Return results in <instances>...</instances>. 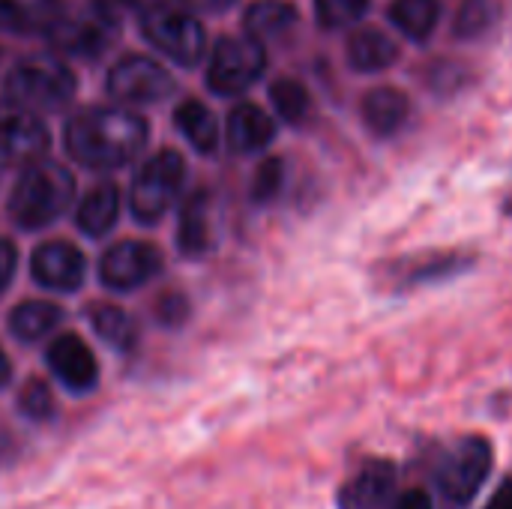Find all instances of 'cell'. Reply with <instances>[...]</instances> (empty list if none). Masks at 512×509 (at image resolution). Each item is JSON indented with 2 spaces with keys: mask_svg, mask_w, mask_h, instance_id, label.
<instances>
[{
  "mask_svg": "<svg viewBox=\"0 0 512 509\" xmlns=\"http://www.w3.org/2000/svg\"><path fill=\"white\" fill-rule=\"evenodd\" d=\"M78 87L75 72L57 54H30L18 60L3 81L6 102L24 111H60L72 102Z\"/></svg>",
  "mask_w": 512,
  "mask_h": 509,
  "instance_id": "277c9868",
  "label": "cell"
},
{
  "mask_svg": "<svg viewBox=\"0 0 512 509\" xmlns=\"http://www.w3.org/2000/svg\"><path fill=\"white\" fill-rule=\"evenodd\" d=\"M270 102H273V108L279 111V117H282L285 123H291V126L306 123L309 114H312V96H309V90H306L300 81H294V78H279V81H273V87H270Z\"/></svg>",
  "mask_w": 512,
  "mask_h": 509,
  "instance_id": "4316f807",
  "label": "cell"
},
{
  "mask_svg": "<svg viewBox=\"0 0 512 509\" xmlns=\"http://www.w3.org/2000/svg\"><path fill=\"white\" fill-rule=\"evenodd\" d=\"M51 135L39 114L0 102V165H33L45 156Z\"/></svg>",
  "mask_w": 512,
  "mask_h": 509,
  "instance_id": "8fae6325",
  "label": "cell"
},
{
  "mask_svg": "<svg viewBox=\"0 0 512 509\" xmlns=\"http://www.w3.org/2000/svg\"><path fill=\"white\" fill-rule=\"evenodd\" d=\"M366 9H369V0H315L318 24L327 30H339V27L360 21Z\"/></svg>",
  "mask_w": 512,
  "mask_h": 509,
  "instance_id": "f546056e",
  "label": "cell"
},
{
  "mask_svg": "<svg viewBox=\"0 0 512 509\" xmlns=\"http://www.w3.org/2000/svg\"><path fill=\"white\" fill-rule=\"evenodd\" d=\"M282 183H285V162L279 156H270L258 165L255 171V180H252V198L258 204H267L273 201L279 192H282Z\"/></svg>",
  "mask_w": 512,
  "mask_h": 509,
  "instance_id": "4dcf8cb0",
  "label": "cell"
},
{
  "mask_svg": "<svg viewBox=\"0 0 512 509\" xmlns=\"http://www.w3.org/2000/svg\"><path fill=\"white\" fill-rule=\"evenodd\" d=\"M183 180H186V162L177 150L153 153L132 180V189H129L132 216L141 225H156L168 213L174 198L180 195Z\"/></svg>",
  "mask_w": 512,
  "mask_h": 509,
  "instance_id": "52a82bcc",
  "label": "cell"
},
{
  "mask_svg": "<svg viewBox=\"0 0 512 509\" xmlns=\"http://www.w3.org/2000/svg\"><path fill=\"white\" fill-rule=\"evenodd\" d=\"M474 264L477 255L468 249H426V252H411L375 264V276L387 294H411L417 288L453 282L471 273Z\"/></svg>",
  "mask_w": 512,
  "mask_h": 509,
  "instance_id": "5b68a950",
  "label": "cell"
},
{
  "mask_svg": "<svg viewBox=\"0 0 512 509\" xmlns=\"http://www.w3.org/2000/svg\"><path fill=\"white\" fill-rule=\"evenodd\" d=\"M117 213H120V192L114 183H99L93 186L78 210H75V225L87 234V237H102L114 228L117 222Z\"/></svg>",
  "mask_w": 512,
  "mask_h": 509,
  "instance_id": "ffe728a7",
  "label": "cell"
},
{
  "mask_svg": "<svg viewBox=\"0 0 512 509\" xmlns=\"http://www.w3.org/2000/svg\"><path fill=\"white\" fill-rule=\"evenodd\" d=\"M495 18H498L495 0H462L453 30L459 39H477L495 24Z\"/></svg>",
  "mask_w": 512,
  "mask_h": 509,
  "instance_id": "83f0119b",
  "label": "cell"
},
{
  "mask_svg": "<svg viewBox=\"0 0 512 509\" xmlns=\"http://www.w3.org/2000/svg\"><path fill=\"white\" fill-rule=\"evenodd\" d=\"M243 24H246V36H252L255 42L276 39L297 27V9L285 0H255L246 9Z\"/></svg>",
  "mask_w": 512,
  "mask_h": 509,
  "instance_id": "7402d4cb",
  "label": "cell"
},
{
  "mask_svg": "<svg viewBox=\"0 0 512 509\" xmlns=\"http://www.w3.org/2000/svg\"><path fill=\"white\" fill-rule=\"evenodd\" d=\"M399 495V468L390 459H366L336 492L339 509H387Z\"/></svg>",
  "mask_w": 512,
  "mask_h": 509,
  "instance_id": "7c38bea8",
  "label": "cell"
},
{
  "mask_svg": "<svg viewBox=\"0 0 512 509\" xmlns=\"http://www.w3.org/2000/svg\"><path fill=\"white\" fill-rule=\"evenodd\" d=\"M63 321V309L48 300H27L12 309L9 330L18 342H39Z\"/></svg>",
  "mask_w": 512,
  "mask_h": 509,
  "instance_id": "603a6c76",
  "label": "cell"
},
{
  "mask_svg": "<svg viewBox=\"0 0 512 509\" xmlns=\"http://www.w3.org/2000/svg\"><path fill=\"white\" fill-rule=\"evenodd\" d=\"M504 210H507V216H512V198L507 201V207H504Z\"/></svg>",
  "mask_w": 512,
  "mask_h": 509,
  "instance_id": "f35d334b",
  "label": "cell"
},
{
  "mask_svg": "<svg viewBox=\"0 0 512 509\" xmlns=\"http://www.w3.org/2000/svg\"><path fill=\"white\" fill-rule=\"evenodd\" d=\"M495 465V450L483 435H465L438 447L426 459V477L432 483L435 509H468L483 492Z\"/></svg>",
  "mask_w": 512,
  "mask_h": 509,
  "instance_id": "7a4b0ae2",
  "label": "cell"
},
{
  "mask_svg": "<svg viewBox=\"0 0 512 509\" xmlns=\"http://www.w3.org/2000/svg\"><path fill=\"white\" fill-rule=\"evenodd\" d=\"M141 33L177 66H195L207 48L204 24L189 9L168 0H153L147 9H141Z\"/></svg>",
  "mask_w": 512,
  "mask_h": 509,
  "instance_id": "8992f818",
  "label": "cell"
},
{
  "mask_svg": "<svg viewBox=\"0 0 512 509\" xmlns=\"http://www.w3.org/2000/svg\"><path fill=\"white\" fill-rule=\"evenodd\" d=\"M18 408L33 423L51 420L54 417V393H51V387L42 378H30L18 393Z\"/></svg>",
  "mask_w": 512,
  "mask_h": 509,
  "instance_id": "f1b7e54d",
  "label": "cell"
},
{
  "mask_svg": "<svg viewBox=\"0 0 512 509\" xmlns=\"http://www.w3.org/2000/svg\"><path fill=\"white\" fill-rule=\"evenodd\" d=\"M189 315V300L177 291H165L159 300H156V318L159 324H168V327H177L183 324Z\"/></svg>",
  "mask_w": 512,
  "mask_h": 509,
  "instance_id": "d6a6232c",
  "label": "cell"
},
{
  "mask_svg": "<svg viewBox=\"0 0 512 509\" xmlns=\"http://www.w3.org/2000/svg\"><path fill=\"white\" fill-rule=\"evenodd\" d=\"M114 30L117 27L108 24L102 15H96L93 9H81V12H63L45 30V36L54 51H60L66 57L93 60L114 42Z\"/></svg>",
  "mask_w": 512,
  "mask_h": 509,
  "instance_id": "4fadbf2b",
  "label": "cell"
},
{
  "mask_svg": "<svg viewBox=\"0 0 512 509\" xmlns=\"http://www.w3.org/2000/svg\"><path fill=\"white\" fill-rule=\"evenodd\" d=\"M162 273V252L153 243L123 240L99 258V282L108 291H135Z\"/></svg>",
  "mask_w": 512,
  "mask_h": 509,
  "instance_id": "30bf717a",
  "label": "cell"
},
{
  "mask_svg": "<svg viewBox=\"0 0 512 509\" xmlns=\"http://www.w3.org/2000/svg\"><path fill=\"white\" fill-rule=\"evenodd\" d=\"M360 111H363L366 129L372 135H378V138H387V135H396L405 126V120L411 114V102L396 87H375L372 93L363 96Z\"/></svg>",
  "mask_w": 512,
  "mask_h": 509,
  "instance_id": "e0dca14e",
  "label": "cell"
},
{
  "mask_svg": "<svg viewBox=\"0 0 512 509\" xmlns=\"http://www.w3.org/2000/svg\"><path fill=\"white\" fill-rule=\"evenodd\" d=\"M87 321H90L93 333L105 345H111L117 351H132L135 342H138V327H135L132 315L123 312L114 303H96V306H90L87 309Z\"/></svg>",
  "mask_w": 512,
  "mask_h": 509,
  "instance_id": "cb8c5ba5",
  "label": "cell"
},
{
  "mask_svg": "<svg viewBox=\"0 0 512 509\" xmlns=\"http://www.w3.org/2000/svg\"><path fill=\"white\" fill-rule=\"evenodd\" d=\"M267 69V51L252 36H225L213 48L207 84L219 96L246 93Z\"/></svg>",
  "mask_w": 512,
  "mask_h": 509,
  "instance_id": "ba28073f",
  "label": "cell"
},
{
  "mask_svg": "<svg viewBox=\"0 0 512 509\" xmlns=\"http://www.w3.org/2000/svg\"><path fill=\"white\" fill-rule=\"evenodd\" d=\"M174 126L180 129V135L204 156L216 153L219 147V123L213 117V111L198 102V99H186L177 105L174 111Z\"/></svg>",
  "mask_w": 512,
  "mask_h": 509,
  "instance_id": "44dd1931",
  "label": "cell"
},
{
  "mask_svg": "<svg viewBox=\"0 0 512 509\" xmlns=\"http://www.w3.org/2000/svg\"><path fill=\"white\" fill-rule=\"evenodd\" d=\"M387 509H435V501H432V492L429 489H405L396 495V501Z\"/></svg>",
  "mask_w": 512,
  "mask_h": 509,
  "instance_id": "e575fe53",
  "label": "cell"
},
{
  "mask_svg": "<svg viewBox=\"0 0 512 509\" xmlns=\"http://www.w3.org/2000/svg\"><path fill=\"white\" fill-rule=\"evenodd\" d=\"M108 96L126 105H153L171 96L174 78L162 63L147 54H123L105 78Z\"/></svg>",
  "mask_w": 512,
  "mask_h": 509,
  "instance_id": "9c48e42d",
  "label": "cell"
},
{
  "mask_svg": "<svg viewBox=\"0 0 512 509\" xmlns=\"http://www.w3.org/2000/svg\"><path fill=\"white\" fill-rule=\"evenodd\" d=\"M30 273L36 279V285L48 288V291H78L87 273V261L81 255L78 246L66 243V240H51L36 246V252L30 255Z\"/></svg>",
  "mask_w": 512,
  "mask_h": 509,
  "instance_id": "5bb4252c",
  "label": "cell"
},
{
  "mask_svg": "<svg viewBox=\"0 0 512 509\" xmlns=\"http://www.w3.org/2000/svg\"><path fill=\"white\" fill-rule=\"evenodd\" d=\"M180 3H186L189 12L192 9H198V12H222V9L234 6L237 0H180Z\"/></svg>",
  "mask_w": 512,
  "mask_h": 509,
  "instance_id": "8d00e7d4",
  "label": "cell"
},
{
  "mask_svg": "<svg viewBox=\"0 0 512 509\" xmlns=\"http://www.w3.org/2000/svg\"><path fill=\"white\" fill-rule=\"evenodd\" d=\"M150 126L141 114L114 105H93L78 111L63 132L66 153L96 171L129 165L147 144Z\"/></svg>",
  "mask_w": 512,
  "mask_h": 509,
  "instance_id": "6da1fadb",
  "label": "cell"
},
{
  "mask_svg": "<svg viewBox=\"0 0 512 509\" xmlns=\"http://www.w3.org/2000/svg\"><path fill=\"white\" fill-rule=\"evenodd\" d=\"M153 0H90V9L96 12V15H102L108 24H120L123 21V15H129V12H138L141 15V9H147Z\"/></svg>",
  "mask_w": 512,
  "mask_h": 509,
  "instance_id": "1f68e13d",
  "label": "cell"
},
{
  "mask_svg": "<svg viewBox=\"0 0 512 509\" xmlns=\"http://www.w3.org/2000/svg\"><path fill=\"white\" fill-rule=\"evenodd\" d=\"M483 509H512V480H504Z\"/></svg>",
  "mask_w": 512,
  "mask_h": 509,
  "instance_id": "d590c367",
  "label": "cell"
},
{
  "mask_svg": "<svg viewBox=\"0 0 512 509\" xmlns=\"http://www.w3.org/2000/svg\"><path fill=\"white\" fill-rule=\"evenodd\" d=\"M273 138H276V123L264 108L252 102H240L228 114V144L234 153H258Z\"/></svg>",
  "mask_w": 512,
  "mask_h": 509,
  "instance_id": "2e32d148",
  "label": "cell"
},
{
  "mask_svg": "<svg viewBox=\"0 0 512 509\" xmlns=\"http://www.w3.org/2000/svg\"><path fill=\"white\" fill-rule=\"evenodd\" d=\"M63 15V0H0V30L36 33Z\"/></svg>",
  "mask_w": 512,
  "mask_h": 509,
  "instance_id": "d6986e66",
  "label": "cell"
},
{
  "mask_svg": "<svg viewBox=\"0 0 512 509\" xmlns=\"http://www.w3.org/2000/svg\"><path fill=\"white\" fill-rule=\"evenodd\" d=\"M75 198V177L69 168L51 159H39L21 171L9 192V216L24 231H39L57 222Z\"/></svg>",
  "mask_w": 512,
  "mask_h": 509,
  "instance_id": "3957f363",
  "label": "cell"
},
{
  "mask_svg": "<svg viewBox=\"0 0 512 509\" xmlns=\"http://www.w3.org/2000/svg\"><path fill=\"white\" fill-rule=\"evenodd\" d=\"M399 57V48L381 30H360L348 42V60L357 72H378L387 69Z\"/></svg>",
  "mask_w": 512,
  "mask_h": 509,
  "instance_id": "d4e9b609",
  "label": "cell"
},
{
  "mask_svg": "<svg viewBox=\"0 0 512 509\" xmlns=\"http://www.w3.org/2000/svg\"><path fill=\"white\" fill-rule=\"evenodd\" d=\"M9 378H12V363H9V357L3 354V348H0V390L9 384Z\"/></svg>",
  "mask_w": 512,
  "mask_h": 509,
  "instance_id": "74e56055",
  "label": "cell"
},
{
  "mask_svg": "<svg viewBox=\"0 0 512 509\" xmlns=\"http://www.w3.org/2000/svg\"><path fill=\"white\" fill-rule=\"evenodd\" d=\"M390 18L405 36L420 42L435 30L441 18V3L438 0H396L390 6Z\"/></svg>",
  "mask_w": 512,
  "mask_h": 509,
  "instance_id": "484cf974",
  "label": "cell"
},
{
  "mask_svg": "<svg viewBox=\"0 0 512 509\" xmlns=\"http://www.w3.org/2000/svg\"><path fill=\"white\" fill-rule=\"evenodd\" d=\"M48 369L54 372V378L72 390V393H90L99 384V366L96 357L90 351V345L75 336V333H63L57 336L48 351H45Z\"/></svg>",
  "mask_w": 512,
  "mask_h": 509,
  "instance_id": "9a60e30c",
  "label": "cell"
},
{
  "mask_svg": "<svg viewBox=\"0 0 512 509\" xmlns=\"http://www.w3.org/2000/svg\"><path fill=\"white\" fill-rule=\"evenodd\" d=\"M177 249L186 258H201L210 249V198L204 189L192 192L180 210L177 222Z\"/></svg>",
  "mask_w": 512,
  "mask_h": 509,
  "instance_id": "ac0fdd59",
  "label": "cell"
},
{
  "mask_svg": "<svg viewBox=\"0 0 512 509\" xmlns=\"http://www.w3.org/2000/svg\"><path fill=\"white\" fill-rule=\"evenodd\" d=\"M15 267H18V249H15L12 240L0 237V297L9 288V282L15 276Z\"/></svg>",
  "mask_w": 512,
  "mask_h": 509,
  "instance_id": "836d02e7",
  "label": "cell"
}]
</instances>
